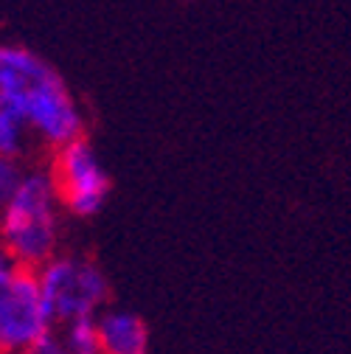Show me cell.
I'll list each match as a JSON object with an SVG mask.
<instances>
[{
  "label": "cell",
  "instance_id": "6da1fadb",
  "mask_svg": "<svg viewBox=\"0 0 351 354\" xmlns=\"http://www.w3.org/2000/svg\"><path fill=\"white\" fill-rule=\"evenodd\" d=\"M0 96L12 102L31 136L57 149L82 136L84 118L62 76L37 54L15 46H0Z\"/></svg>",
  "mask_w": 351,
  "mask_h": 354
},
{
  "label": "cell",
  "instance_id": "7a4b0ae2",
  "mask_svg": "<svg viewBox=\"0 0 351 354\" xmlns=\"http://www.w3.org/2000/svg\"><path fill=\"white\" fill-rule=\"evenodd\" d=\"M62 236V203L48 169H26L20 186L0 208V245L20 264L37 270L54 253Z\"/></svg>",
  "mask_w": 351,
  "mask_h": 354
},
{
  "label": "cell",
  "instance_id": "3957f363",
  "mask_svg": "<svg viewBox=\"0 0 351 354\" xmlns=\"http://www.w3.org/2000/svg\"><path fill=\"white\" fill-rule=\"evenodd\" d=\"M34 273L54 326L76 318H96L107 306L110 281L93 259L76 253H54Z\"/></svg>",
  "mask_w": 351,
  "mask_h": 354
},
{
  "label": "cell",
  "instance_id": "277c9868",
  "mask_svg": "<svg viewBox=\"0 0 351 354\" xmlns=\"http://www.w3.org/2000/svg\"><path fill=\"white\" fill-rule=\"evenodd\" d=\"M54 324L39 295L37 273L0 245V351L28 354Z\"/></svg>",
  "mask_w": 351,
  "mask_h": 354
},
{
  "label": "cell",
  "instance_id": "5b68a950",
  "mask_svg": "<svg viewBox=\"0 0 351 354\" xmlns=\"http://www.w3.org/2000/svg\"><path fill=\"white\" fill-rule=\"evenodd\" d=\"M51 177L62 203V211L76 219L96 216L110 197V174L84 136L54 149Z\"/></svg>",
  "mask_w": 351,
  "mask_h": 354
},
{
  "label": "cell",
  "instance_id": "8992f818",
  "mask_svg": "<svg viewBox=\"0 0 351 354\" xmlns=\"http://www.w3.org/2000/svg\"><path fill=\"white\" fill-rule=\"evenodd\" d=\"M99 354H149V326L129 309H102L96 315Z\"/></svg>",
  "mask_w": 351,
  "mask_h": 354
},
{
  "label": "cell",
  "instance_id": "52a82bcc",
  "mask_svg": "<svg viewBox=\"0 0 351 354\" xmlns=\"http://www.w3.org/2000/svg\"><path fill=\"white\" fill-rule=\"evenodd\" d=\"M31 141V127L20 115V110L0 96V155L9 158H26Z\"/></svg>",
  "mask_w": 351,
  "mask_h": 354
},
{
  "label": "cell",
  "instance_id": "ba28073f",
  "mask_svg": "<svg viewBox=\"0 0 351 354\" xmlns=\"http://www.w3.org/2000/svg\"><path fill=\"white\" fill-rule=\"evenodd\" d=\"M23 174H26V166L20 158L0 155V208L9 203V197L15 194V189L23 180Z\"/></svg>",
  "mask_w": 351,
  "mask_h": 354
},
{
  "label": "cell",
  "instance_id": "9c48e42d",
  "mask_svg": "<svg viewBox=\"0 0 351 354\" xmlns=\"http://www.w3.org/2000/svg\"><path fill=\"white\" fill-rule=\"evenodd\" d=\"M28 354H76V351H70V348L65 346L59 329L54 326L51 332H46V335H42V337L34 343V348H31Z\"/></svg>",
  "mask_w": 351,
  "mask_h": 354
},
{
  "label": "cell",
  "instance_id": "30bf717a",
  "mask_svg": "<svg viewBox=\"0 0 351 354\" xmlns=\"http://www.w3.org/2000/svg\"><path fill=\"white\" fill-rule=\"evenodd\" d=\"M0 354H3V351H0Z\"/></svg>",
  "mask_w": 351,
  "mask_h": 354
}]
</instances>
